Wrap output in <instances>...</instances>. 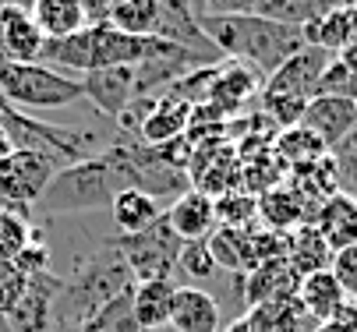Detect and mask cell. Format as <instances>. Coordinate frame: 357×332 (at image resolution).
I'll use <instances>...</instances> for the list:
<instances>
[{
    "label": "cell",
    "instance_id": "cell-12",
    "mask_svg": "<svg viewBox=\"0 0 357 332\" xmlns=\"http://www.w3.org/2000/svg\"><path fill=\"white\" fill-rule=\"evenodd\" d=\"M167 223H170V230L181 237L184 244L188 241H209L213 230L220 226V219H216V198L209 191H195V187H191L188 195H181L167 209Z\"/></svg>",
    "mask_w": 357,
    "mask_h": 332
},
{
    "label": "cell",
    "instance_id": "cell-6",
    "mask_svg": "<svg viewBox=\"0 0 357 332\" xmlns=\"http://www.w3.org/2000/svg\"><path fill=\"white\" fill-rule=\"evenodd\" d=\"M57 170L61 166L54 159L29 152V149H15L0 163V205L11 212H22V216H32L36 202L43 198L46 184L54 180Z\"/></svg>",
    "mask_w": 357,
    "mask_h": 332
},
{
    "label": "cell",
    "instance_id": "cell-32",
    "mask_svg": "<svg viewBox=\"0 0 357 332\" xmlns=\"http://www.w3.org/2000/svg\"><path fill=\"white\" fill-rule=\"evenodd\" d=\"M329 272L336 276V283L343 287L347 301H354V297H357V244H354V248L336 251V255H333V262H329Z\"/></svg>",
    "mask_w": 357,
    "mask_h": 332
},
{
    "label": "cell",
    "instance_id": "cell-33",
    "mask_svg": "<svg viewBox=\"0 0 357 332\" xmlns=\"http://www.w3.org/2000/svg\"><path fill=\"white\" fill-rule=\"evenodd\" d=\"M262 0H202V15H255Z\"/></svg>",
    "mask_w": 357,
    "mask_h": 332
},
{
    "label": "cell",
    "instance_id": "cell-35",
    "mask_svg": "<svg viewBox=\"0 0 357 332\" xmlns=\"http://www.w3.org/2000/svg\"><path fill=\"white\" fill-rule=\"evenodd\" d=\"M11 152H15V145H11V138H8V131L0 127V163H4V159H8Z\"/></svg>",
    "mask_w": 357,
    "mask_h": 332
},
{
    "label": "cell",
    "instance_id": "cell-20",
    "mask_svg": "<svg viewBox=\"0 0 357 332\" xmlns=\"http://www.w3.org/2000/svg\"><path fill=\"white\" fill-rule=\"evenodd\" d=\"M177 283L174 279H152V283H135L131 301H135V318L142 332H156L170 325V308H174Z\"/></svg>",
    "mask_w": 357,
    "mask_h": 332
},
{
    "label": "cell",
    "instance_id": "cell-24",
    "mask_svg": "<svg viewBox=\"0 0 357 332\" xmlns=\"http://www.w3.org/2000/svg\"><path fill=\"white\" fill-rule=\"evenodd\" d=\"M114 212V223H117V233H138L145 226H152L167 209L156 202V198H149L145 191H135V187H128V191H121L110 205Z\"/></svg>",
    "mask_w": 357,
    "mask_h": 332
},
{
    "label": "cell",
    "instance_id": "cell-29",
    "mask_svg": "<svg viewBox=\"0 0 357 332\" xmlns=\"http://www.w3.org/2000/svg\"><path fill=\"white\" fill-rule=\"evenodd\" d=\"M32 219L0 205V262H18V255L32 244Z\"/></svg>",
    "mask_w": 357,
    "mask_h": 332
},
{
    "label": "cell",
    "instance_id": "cell-17",
    "mask_svg": "<svg viewBox=\"0 0 357 332\" xmlns=\"http://www.w3.org/2000/svg\"><path fill=\"white\" fill-rule=\"evenodd\" d=\"M259 85H266V78H262V74H255L248 64H237V61L220 64L216 74H213V81H209L206 103H209L213 113H234V110H237V106H241Z\"/></svg>",
    "mask_w": 357,
    "mask_h": 332
},
{
    "label": "cell",
    "instance_id": "cell-11",
    "mask_svg": "<svg viewBox=\"0 0 357 332\" xmlns=\"http://www.w3.org/2000/svg\"><path fill=\"white\" fill-rule=\"evenodd\" d=\"M82 92H85V100L99 113L121 120V113L135 100V68H99V71H89L82 78Z\"/></svg>",
    "mask_w": 357,
    "mask_h": 332
},
{
    "label": "cell",
    "instance_id": "cell-22",
    "mask_svg": "<svg viewBox=\"0 0 357 332\" xmlns=\"http://www.w3.org/2000/svg\"><path fill=\"white\" fill-rule=\"evenodd\" d=\"M287 262L297 276H312V272L329 269L333 251H329V244L322 241V233L312 223H301L297 230L287 233Z\"/></svg>",
    "mask_w": 357,
    "mask_h": 332
},
{
    "label": "cell",
    "instance_id": "cell-1",
    "mask_svg": "<svg viewBox=\"0 0 357 332\" xmlns=\"http://www.w3.org/2000/svg\"><path fill=\"white\" fill-rule=\"evenodd\" d=\"M198 22L223 57L248 64L262 78L283 68L304 46V35L297 25H283L262 15H202Z\"/></svg>",
    "mask_w": 357,
    "mask_h": 332
},
{
    "label": "cell",
    "instance_id": "cell-9",
    "mask_svg": "<svg viewBox=\"0 0 357 332\" xmlns=\"http://www.w3.org/2000/svg\"><path fill=\"white\" fill-rule=\"evenodd\" d=\"M43 32L36 29L25 4L0 0V61L11 64H39L43 54Z\"/></svg>",
    "mask_w": 357,
    "mask_h": 332
},
{
    "label": "cell",
    "instance_id": "cell-19",
    "mask_svg": "<svg viewBox=\"0 0 357 332\" xmlns=\"http://www.w3.org/2000/svg\"><path fill=\"white\" fill-rule=\"evenodd\" d=\"M191 103H181L174 96H160L156 106L149 110V117L142 120L138 127V141H145V145H167V141L174 138H184L188 124H191Z\"/></svg>",
    "mask_w": 357,
    "mask_h": 332
},
{
    "label": "cell",
    "instance_id": "cell-31",
    "mask_svg": "<svg viewBox=\"0 0 357 332\" xmlns=\"http://www.w3.org/2000/svg\"><path fill=\"white\" fill-rule=\"evenodd\" d=\"M25 287H29V276L15 262H0V322L18 308V301L25 297Z\"/></svg>",
    "mask_w": 357,
    "mask_h": 332
},
{
    "label": "cell",
    "instance_id": "cell-5",
    "mask_svg": "<svg viewBox=\"0 0 357 332\" xmlns=\"http://www.w3.org/2000/svg\"><path fill=\"white\" fill-rule=\"evenodd\" d=\"M110 244L121 251V258L128 262L131 269V279L135 283H152V279H174L177 272V258H181V248L184 241L170 230L167 223V212L138 230V233H114Z\"/></svg>",
    "mask_w": 357,
    "mask_h": 332
},
{
    "label": "cell",
    "instance_id": "cell-13",
    "mask_svg": "<svg viewBox=\"0 0 357 332\" xmlns=\"http://www.w3.org/2000/svg\"><path fill=\"white\" fill-rule=\"evenodd\" d=\"M312 226L322 233V241L329 244L333 255L343 248H354L357 244V195H347V191L329 195L315 209Z\"/></svg>",
    "mask_w": 357,
    "mask_h": 332
},
{
    "label": "cell",
    "instance_id": "cell-25",
    "mask_svg": "<svg viewBox=\"0 0 357 332\" xmlns=\"http://www.w3.org/2000/svg\"><path fill=\"white\" fill-rule=\"evenodd\" d=\"M251 332H304V322H312L304 315V308L297 304V297H283V301H269L251 308L248 315Z\"/></svg>",
    "mask_w": 357,
    "mask_h": 332
},
{
    "label": "cell",
    "instance_id": "cell-2",
    "mask_svg": "<svg viewBox=\"0 0 357 332\" xmlns=\"http://www.w3.org/2000/svg\"><path fill=\"white\" fill-rule=\"evenodd\" d=\"M135 287L131 269L121 258V251L103 241L92 255H85L75 272L64 279L61 301H57V332H82V325L114 297Z\"/></svg>",
    "mask_w": 357,
    "mask_h": 332
},
{
    "label": "cell",
    "instance_id": "cell-23",
    "mask_svg": "<svg viewBox=\"0 0 357 332\" xmlns=\"http://www.w3.org/2000/svg\"><path fill=\"white\" fill-rule=\"evenodd\" d=\"M259 216L273 233H290L301 223H312V212L304 209V198L297 195V187H273L259 198Z\"/></svg>",
    "mask_w": 357,
    "mask_h": 332
},
{
    "label": "cell",
    "instance_id": "cell-14",
    "mask_svg": "<svg viewBox=\"0 0 357 332\" xmlns=\"http://www.w3.org/2000/svg\"><path fill=\"white\" fill-rule=\"evenodd\" d=\"M241 287V297H244V308H259V304H269V301H283V297H297V283L301 276L290 269L287 258H276V262H266L259 269H251Z\"/></svg>",
    "mask_w": 357,
    "mask_h": 332
},
{
    "label": "cell",
    "instance_id": "cell-27",
    "mask_svg": "<svg viewBox=\"0 0 357 332\" xmlns=\"http://www.w3.org/2000/svg\"><path fill=\"white\" fill-rule=\"evenodd\" d=\"M276 152L287 159V166H294V170H301V166H312V163H319V159H326L329 152H326V145L308 131V127H287L280 138H276Z\"/></svg>",
    "mask_w": 357,
    "mask_h": 332
},
{
    "label": "cell",
    "instance_id": "cell-34",
    "mask_svg": "<svg viewBox=\"0 0 357 332\" xmlns=\"http://www.w3.org/2000/svg\"><path fill=\"white\" fill-rule=\"evenodd\" d=\"M110 8H114V0H82V11H85V22H89V25L107 22Z\"/></svg>",
    "mask_w": 357,
    "mask_h": 332
},
{
    "label": "cell",
    "instance_id": "cell-26",
    "mask_svg": "<svg viewBox=\"0 0 357 332\" xmlns=\"http://www.w3.org/2000/svg\"><path fill=\"white\" fill-rule=\"evenodd\" d=\"M107 22L128 35H156L160 25V0H114Z\"/></svg>",
    "mask_w": 357,
    "mask_h": 332
},
{
    "label": "cell",
    "instance_id": "cell-3",
    "mask_svg": "<svg viewBox=\"0 0 357 332\" xmlns=\"http://www.w3.org/2000/svg\"><path fill=\"white\" fill-rule=\"evenodd\" d=\"M117 195H121V180H117L110 159L99 152L92 159L61 166L54 173V180L46 184V191L32 212H43L46 219H54V216H71V212L110 209Z\"/></svg>",
    "mask_w": 357,
    "mask_h": 332
},
{
    "label": "cell",
    "instance_id": "cell-21",
    "mask_svg": "<svg viewBox=\"0 0 357 332\" xmlns=\"http://www.w3.org/2000/svg\"><path fill=\"white\" fill-rule=\"evenodd\" d=\"M29 15H32L36 29L43 32V39H68L89 25L82 0H32Z\"/></svg>",
    "mask_w": 357,
    "mask_h": 332
},
{
    "label": "cell",
    "instance_id": "cell-7",
    "mask_svg": "<svg viewBox=\"0 0 357 332\" xmlns=\"http://www.w3.org/2000/svg\"><path fill=\"white\" fill-rule=\"evenodd\" d=\"M61 287H64V279H61L54 269L29 276L25 297H22L18 308L4 318V325H8L11 332H57Z\"/></svg>",
    "mask_w": 357,
    "mask_h": 332
},
{
    "label": "cell",
    "instance_id": "cell-15",
    "mask_svg": "<svg viewBox=\"0 0 357 332\" xmlns=\"http://www.w3.org/2000/svg\"><path fill=\"white\" fill-rule=\"evenodd\" d=\"M170 325L177 332H220L223 329L220 301L206 287H177L174 308H170Z\"/></svg>",
    "mask_w": 357,
    "mask_h": 332
},
{
    "label": "cell",
    "instance_id": "cell-18",
    "mask_svg": "<svg viewBox=\"0 0 357 332\" xmlns=\"http://www.w3.org/2000/svg\"><path fill=\"white\" fill-rule=\"evenodd\" d=\"M304 46H319L326 54H340L350 42H357V8L354 4H340L326 15H319L315 22H308L301 29Z\"/></svg>",
    "mask_w": 357,
    "mask_h": 332
},
{
    "label": "cell",
    "instance_id": "cell-36",
    "mask_svg": "<svg viewBox=\"0 0 357 332\" xmlns=\"http://www.w3.org/2000/svg\"><path fill=\"white\" fill-rule=\"evenodd\" d=\"M350 308H354V315H357V297H354V304H350Z\"/></svg>",
    "mask_w": 357,
    "mask_h": 332
},
{
    "label": "cell",
    "instance_id": "cell-4",
    "mask_svg": "<svg viewBox=\"0 0 357 332\" xmlns=\"http://www.w3.org/2000/svg\"><path fill=\"white\" fill-rule=\"evenodd\" d=\"M0 100L15 110H61L85 100L82 81L46 64L0 61Z\"/></svg>",
    "mask_w": 357,
    "mask_h": 332
},
{
    "label": "cell",
    "instance_id": "cell-16",
    "mask_svg": "<svg viewBox=\"0 0 357 332\" xmlns=\"http://www.w3.org/2000/svg\"><path fill=\"white\" fill-rule=\"evenodd\" d=\"M297 304L304 308V315H308L315 325H329L347 308V294L336 283V276L329 269H322V272H312V276H301Z\"/></svg>",
    "mask_w": 357,
    "mask_h": 332
},
{
    "label": "cell",
    "instance_id": "cell-8",
    "mask_svg": "<svg viewBox=\"0 0 357 332\" xmlns=\"http://www.w3.org/2000/svg\"><path fill=\"white\" fill-rule=\"evenodd\" d=\"M329 61H333V54L319 50V46H301V50H297L283 68H276V71L266 78V88H262V92L312 103V100L319 96V85H322V74H326Z\"/></svg>",
    "mask_w": 357,
    "mask_h": 332
},
{
    "label": "cell",
    "instance_id": "cell-30",
    "mask_svg": "<svg viewBox=\"0 0 357 332\" xmlns=\"http://www.w3.org/2000/svg\"><path fill=\"white\" fill-rule=\"evenodd\" d=\"M216 262H213V251L206 241H188L181 248V258H177V272L188 279V283H209L216 276Z\"/></svg>",
    "mask_w": 357,
    "mask_h": 332
},
{
    "label": "cell",
    "instance_id": "cell-28",
    "mask_svg": "<svg viewBox=\"0 0 357 332\" xmlns=\"http://www.w3.org/2000/svg\"><path fill=\"white\" fill-rule=\"evenodd\" d=\"M82 332H142L138 318H135V301H131V290H124L121 297H114L110 304L99 308L85 325Z\"/></svg>",
    "mask_w": 357,
    "mask_h": 332
},
{
    "label": "cell",
    "instance_id": "cell-10",
    "mask_svg": "<svg viewBox=\"0 0 357 332\" xmlns=\"http://www.w3.org/2000/svg\"><path fill=\"white\" fill-rule=\"evenodd\" d=\"M301 127H308L329 152L347 134L357 131V103L343 96H315L301 117Z\"/></svg>",
    "mask_w": 357,
    "mask_h": 332
}]
</instances>
